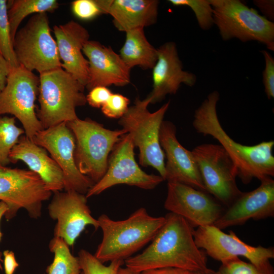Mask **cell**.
<instances>
[{"instance_id":"1","label":"cell","mask_w":274,"mask_h":274,"mask_svg":"<svg viewBox=\"0 0 274 274\" xmlns=\"http://www.w3.org/2000/svg\"><path fill=\"white\" fill-rule=\"evenodd\" d=\"M164 217V224L150 245L141 254L125 260L126 267L136 273L168 267L203 272L208 268L207 254L195 243L194 228L174 213Z\"/></svg>"},{"instance_id":"2","label":"cell","mask_w":274,"mask_h":274,"mask_svg":"<svg viewBox=\"0 0 274 274\" xmlns=\"http://www.w3.org/2000/svg\"><path fill=\"white\" fill-rule=\"evenodd\" d=\"M220 94L211 92L195 111L193 126L199 133L215 139L233 160L237 175L244 184L254 178L260 181L274 176V141H263L253 146L237 143L223 128L218 117Z\"/></svg>"},{"instance_id":"3","label":"cell","mask_w":274,"mask_h":274,"mask_svg":"<svg viewBox=\"0 0 274 274\" xmlns=\"http://www.w3.org/2000/svg\"><path fill=\"white\" fill-rule=\"evenodd\" d=\"M102 241L94 255L102 263L125 260L151 242L165 221L140 208L127 218L114 220L106 214L97 219Z\"/></svg>"},{"instance_id":"4","label":"cell","mask_w":274,"mask_h":274,"mask_svg":"<svg viewBox=\"0 0 274 274\" xmlns=\"http://www.w3.org/2000/svg\"><path fill=\"white\" fill-rule=\"evenodd\" d=\"M36 114L43 129L78 118L76 108L86 103L85 86L59 67L40 74Z\"/></svg>"},{"instance_id":"5","label":"cell","mask_w":274,"mask_h":274,"mask_svg":"<svg viewBox=\"0 0 274 274\" xmlns=\"http://www.w3.org/2000/svg\"><path fill=\"white\" fill-rule=\"evenodd\" d=\"M66 124L75 140L74 159L77 168L97 183L107 170L109 157L114 147L126 131L123 129H107L89 118H78Z\"/></svg>"},{"instance_id":"6","label":"cell","mask_w":274,"mask_h":274,"mask_svg":"<svg viewBox=\"0 0 274 274\" xmlns=\"http://www.w3.org/2000/svg\"><path fill=\"white\" fill-rule=\"evenodd\" d=\"M150 104L148 97L136 98L118 123L131 135L134 147L139 148L140 164L153 167L164 180L165 155L160 144L159 132L170 101L153 113L148 110Z\"/></svg>"},{"instance_id":"7","label":"cell","mask_w":274,"mask_h":274,"mask_svg":"<svg viewBox=\"0 0 274 274\" xmlns=\"http://www.w3.org/2000/svg\"><path fill=\"white\" fill-rule=\"evenodd\" d=\"M214 23L224 41H256L274 51V23L239 0H210Z\"/></svg>"},{"instance_id":"8","label":"cell","mask_w":274,"mask_h":274,"mask_svg":"<svg viewBox=\"0 0 274 274\" xmlns=\"http://www.w3.org/2000/svg\"><path fill=\"white\" fill-rule=\"evenodd\" d=\"M13 46L19 65L39 74L61 67L56 41L52 37L46 13L33 14L18 30Z\"/></svg>"},{"instance_id":"9","label":"cell","mask_w":274,"mask_h":274,"mask_svg":"<svg viewBox=\"0 0 274 274\" xmlns=\"http://www.w3.org/2000/svg\"><path fill=\"white\" fill-rule=\"evenodd\" d=\"M192 151L206 191L228 208L242 193L236 183L237 169L220 144H203Z\"/></svg>"},{"instance_id":"10","label":"cell","mask_w":274,"mask_h":274,"mask_svg":"<svg viewBox=\"0 0 274 274\" xmlns=\"http://www.w3.org/2000/svg\"><path fill=\"white\" fill-rule=\"evenodd\" d=\"M51 194L33 172L0 165V200L8 206L4 215L7 220L14 218L21 209L26 210L30 218L38 219L42 215L43 202L49 199Z\"/></svg>"},{"instance_id":"11","label":"cell","mask_w":274,"mask_h":274,"mask_svg":"<svg viewBox=\"0 0 274 274\" xmlns=\"http://www.w3.org/2000/svg\"><path fill=\"white\" fill-rule=\"evenodd\" d=\"M39 84V77L20 65L11 68L7 84L0 91V116L9 114L18 119L31 140L43 129L35 111Z\"/></svg>"},{"instance_id":"12","label":"cell","mask_w":274,"mask_h":274,"mask_svg":"<svg viewBox=\"0 0 274 274\" xmlns=\"http://www.w3.org/2000/svg\"><path fill=\"white\" fill-rule=\"evenodd\" d=\"M134 148L129 133L121 137L110 154L105 174L88 190L85 195L87 198L98 195L116 185L151 190L164 181L160 175L148 174L140 168L134 158Z\"/></svg>"},{"instance_id":"13","label":"cell","mask_w":274,"mask_h":274,"mask_svg":"<svg viewBox=\"0 0 274 274\" xmlns=\"http://www.w3.org/2000/svg\"><path fill=\"white\" fill-rule=\"evenodd\" d=\"M31 140L49 152L61 168L64 178V190L86 195L95 183L82 174L76 165L75 140L66 122L42 129Z\"/></svg>"},{"instance_id":"14","label":"cell","mask_w":274,"mask_h":274,"mask_svg":"<svg viewBox=\"0 0 274 274\" xmlns=\"http://www.w3.org/2000/svg\"><path fill=\"white\" fill-rule=\"evenodd\" d=\"M195 243L207 255L221 263L240 256L253 264L261 266L274 258V248L253 247L243 242L232 230L226 233L214 225L193 230Z\"/></svg>"},{"instance_id":"15","label":"cell","mask_w":274,"mask_h":274,"mask_svg":"<svg viewBox=\"0 0 274 274\" xmlns=\"http://www.w3.org/2000/svg\"><path fill=\"white\" fill-rule=\"evenodd\" d=\"M86 195L75 191L54 193L48 207L49 216L57 220L54 237L62 239L68 246H73L88 225L95 230L99 228L97 219L91 215L87 204Z\"/></svg>"},{"instance_id":"16","label":"cell","mask_w":274,"mask_h":274,"mask_svg":"<svg viewBox=\"0 0 274 274\" xmlns=\"http://www.w3.org/2000/svg\"><path fill=\"white\" fill-rule=\"evenodd\" d=\"M164 207L193 228L214 225L224 212L223 205L207 192L177 182H167Z\"/></svg>"},{"instance_id":"17","label":"cell","mask_w":274,"mask_h":274,"mask_svg":"<svg viewBox=\"0 0 274 274\" xmlns=\"http://www.w3.org/2000/svg\"><path fill=\"white\" fill-rule=\"evenodd\" d=\"M159 141L166 159L164 181L184 184L206 191L192 151L180 143L176 137V126L172 122L163 121Z\"/></svg>"},{"instance_id":"18","label":"cell","mask_w":274,"mask_h":274,"mask_svg":"<svg viewBox=\"0 0 274 274\" xmlns=\"http://www.w3.org/2000/svg\"><path fill=\"white\" fill-rule=\"evenodd\" d=\"M274 216V180L261 181L254 190L243 193L224 211L214 225L220 229L241 225L250 219L261 220Z\"/></svg>"},{"instance_id":"19","label":"cell","mask_w":274,"mask_h":274,"mask_svg":"<svg viewBox=\"0 0 274 274\" xmlns=\"http://www.w3.org/2000/svg\"><path fill=\"white\" fill-rule=\"evenodd\" d=\"M84 55L88 61V79L85 88L124 86L130 82V70L110 46L89 40L84 45Z\"/></svg>"},{"instance_id":"20","label":"cell","mask_w":274,"mask_h":274,"mask_svg":"<svg viewBox=\"0 0 274 274\" xmlns=\"http://www.w3.org/2000/svg\"><path fill=\"white\" fill-rule=\"evenodd\" d=\"M157 50L158 58L152 68L153 88L147 96L152 104L167 94H176L182 84L194 86L197 80L195 74L183 70L175 42H166Z\"/></svg>"},{"instance_id":"21","label":"cell","mask_w":274,"mask_h":274,"mask_svg":"<svg viewBox=\"0 0 274 274\" xmlns=\"http://www.w3.org/2000/svg\"><path fill=\"white\" fill-rule=\"evenodd\" d=\"M53 32L61 67L85 87L89 65L82 50L89 40L88 30L78 22L71 20L64 24L54 25Z\"/></svg>"},{"instance_id":"22","label":"cell","mask_w":274,"mask_h":274,"mask_svg":"<svg viewBox=\"0 0 274 274\" xmlns=\"http://www.w3.org/2000/svg\"><path fill=\"white\" fill-rule=\"evenodd\" d=\"M9 158L11 163L18 161L24 162L29 170L40 177L47 189L52 193L64 190V175L60 167L45 149L26 135L20 138L11 150Z\"/></svg>"},{"instance_id":"23","label":"cell","mask_w":274,"mask_h":274,"mask_svg":"<svg viewBox=\"0 0 274 274\" xmlns=\"http://www.w3.org/2000/svg\"><path fill=\"white\" fill-rule=\"evenodd\" d=\"M159 4L157 0H112L107 14L112 17L114 26L125 32L156 23Z\"/></svg>"},{"instance_id":"24","label":"cell","mask_w":274,"mask_h":274,"mask_svg":"<svg viewBox=\"0 0 274 274\" xmlns=\"http://www.w3.org/2000/svg\"><path fill=\"white\" fill-rule=\"evenodd\" d=\"M126 33L119 55L130 69L139 66L143 70L152 69L157 58V50L148 41L144 28H136Z\"/></svg>"},{"instance_id":"25","label":"cell","mask_w":274,"mask_h":274,"mask_svg":"<svg viewBox=\"0 0 274 274\" xmlns=\"http://www.w3.org/2000/svg\"><path fill=\"white\" fill-rule=\"evenodd\" d=\"M58 7L56 0L8 1V17L13 42L18 27L26 17L32 14L53 12Z\"/></svg>"},{"instance_id":"26","label":"cell","mask_w":274,"mask_h":274,"mask_svg":"<svg viewBox=\"0 0 274 274\" xmlns=\"http://www.w3.org/2000/svg\"><path fill=\"white\" fill-rule=\"evenodd\" d=\"M49 248L54 254L53 262L47 266L46 274H80L79 259L71 252L69 246L61 238L54 237Z\"/></svg>"},{"instance_id":"27","label":"cell","mask_w":274,"mask_h":274,"mask_svg":"<svg viewBox=\"0 0 274 274\" xmlns=\"http://www.w3.org/2000/svg\"><path fill=\"white\" fill-rule=\"evenodd\" d=\"M16 118L0 116V165L7 166L11 163L10 153L25 133L23 128L16 125Z\"/></svg>"},{"instance_id":"28","label":"cell","mask_w":274,"mask_h":274,"mask_svg":"<svg viewBox=\"0 0 274 274\" xmlns=\"http://www.w3.org/2000/svg\"><path fill=\"white\" fill-rule=\"evenodd\" d=\"M203 274H274L270 262L261 266H256L250 262L239 259V257L222 262L217 270L208 268Z\"/></svg>"},{"instance_id":"29","label":"cell","mask_w":274,"mask_h":274,"mask_svg":"<svg viewBox=\"0 0 274 274\" xmlns=\"http://www.w3.org/2000/svg\"><path fill=\"white\" fill-rule=\"evenodd\" d=\"M0 54L9 62L11 68L20 65L13 48L6 0H0Z\"/></svg>"},{"instance_id":"30","label":"cell","mask_w":274,"mask_h":274,"mask_svg":"<svg viewBox=\"0 0 274 274\" xmlns=\"http://www.w3.org/2000/svg\"><path fill=\"white\" fill-rule=\"evenodd\" d=\"M78 257L83 274H118L123 262L122 260H115L110 262L109 265H105L84 249L80 250Z\"/></svg>"},{"instance_id":"31","label":"cell","mask_w":274,"mask_h":274,"mask_svg":"<svg viewBox=\"0 0 274 274\" xmlns=\"http://www.w3.org/2000/svg\"><path fill=\"white\" fill-rule=\"evenodd\" d=\"M175 6H187L194 12L199 27L210 29L214 24L213 8L210 0H168Z\"/></svg>"},{"instance_id":"32","label":"cell","mask_w":274,"mask_h":274,"mask_svg":"<svg viewBox=\"0 0 274 274\" xmlns=\"http://www.w3.org/2000/svg\"><path fill=\"white\" fill-rule=\"evenodd\" d=\"M112 0H76L72 3V10L76 17L83 20L93 19L107 14Z\"/></svg>"},{"instance_id":"33","label":"cell","mask_w":274,"mask_h":274,"mask_svg":"<svg viewBox=\"0 0 274 274\" xmlns=\"http://www.w3.org/2000/svg\"><path fill=\"white\" fill-rule=\"evenodd\" d=\"M130 100L119 93L111 94L107 102L101 108L102 113L110 118H120L127 112Z\"/></svg>"},{"instance_id":"34","label":"cell","mask_w":274,"mask_h":274,"mask_svg":"<svg viewBox=\"0 0 274 274\" xmlns=\"http://www.w3.org/2000/svg\"><path fill=\"white\" fill-rule=\"evenodd\" d=\"M265 60V68L263 71V84L264 91L269 99L274 97V58L266 50L261 51Z\"/></svg>"},{"instance_id":"35","label":"cell","mask_w":274,"mask_h":274,"mask_svg":"<svg viewBox=\"0 0 274 274\" xmlns=\"http://www.w3.org/2000/svg\"><path fill=\"white\" fill-rule=\"evenodd\" d=\"M112 92L107 87L97 86L91 89L86 96V101L92 107L100 108L107 102Z\"/></svg>"},{"instance_id":"36","label":"cell","mask_w":274,"mask_h":274,"mask_svg":"<svg viewBox=\"0 0 274 274\" xmlns=\"http://www.w3.org/2000/svg\"><path fill=\"white\" fill-rule=\"evenodd\" d=\"M254 4L257 6L267 20L272 22L274 19V1L273 0H254Z\"/></svg>"},{"instance_id":"37","label":"cell","mask_w":274,"mask_h":274,"mask_svg":"<svg viewBox=\"0 0 274 274\" xmlns=\"http://www.w3.org/2000/svg\"><path fill=\"white\" fill-rule=\"evenodd\" d=\"M3 255L5 274H14L19 265L16 261L14 253L12 251L5 250Z\"/></svg>"},{"instance_id":"38","label":"cell","mask_w":274,"mask_h":274,"mask_svg":"<svg viewBox=\"0 0 274 274\" xmlns=\"http://www.w3.org/2000/svg\"><path fill=\"white\" fill-rule=\"evenodd\" d=\"M139 274H195V272L177 267H162L142 271Z\"/></svg>"},{"instance_id":"39","label":"cell","mask_w":274,"mask_h":274,"mask_svg":"<svg viewBox=\"0 0 274 274\" xmlns=\"http://www.w3.org/2000/svg\"><path fill=\"white\" fill-rule=\"evenodd\" d=\"M11 68L9 62L0 54V91L5 87Z\"/></svg>"},{"instance_id":"40","label":"cell","mask_w":274,"mask_h":274,"mask_svg":"<svg viewBox=\"0 0 274 274\" xmlns=\"http://www.w3.org/2000/svg\"><path fill=\"white\" fill-rule=\"evenodd\" d=\"M8 210V208L7 205L3 201L0 200V222L2 217L5 215ZM2 236L3 234L0 230V241L2 239ZM2 253L0 252V269L3 270L2 264L3 263V259H2Z\"/></svg>"},{"instance_id":"41","label":"cell","mask_w":274,"mask_h":274,"mask_svg":"<svg viewBox=\"0 0 274 274\" xmlns=\"http://www.w3.org/2000/svg\"><path fill=\"white\" fill-rule=\"evenodd\" d=\"M118 274H139V273L133 272L126 267L125 268L120 267L118 270Z\"/></svg>"},{"instance_id":"42","label":"cell","mask_w":274,"mask_h":274,"mask_svg":"<svg viewBox=\"0 0 274 274\" xmlns=\"http://www.w3.org/2000/svg\"><path fill=\"white\" fill-rule=\"evenodd\" d=\"M195 274H203L201 272H195Z\"/></svg>"},{"instance_id":"43","label":"cell","mask_w":274,"mask_h":274,"mask_svg":"<svg viewBox=\"0 0 274 274\" xmlns=\"http://www.w3.org/2000/svg\"><path fill=\"white\" fill-rule=\"evenodd\" d=\"M80 274H83V272H81Z\"/></svg>"}]
</instances>
